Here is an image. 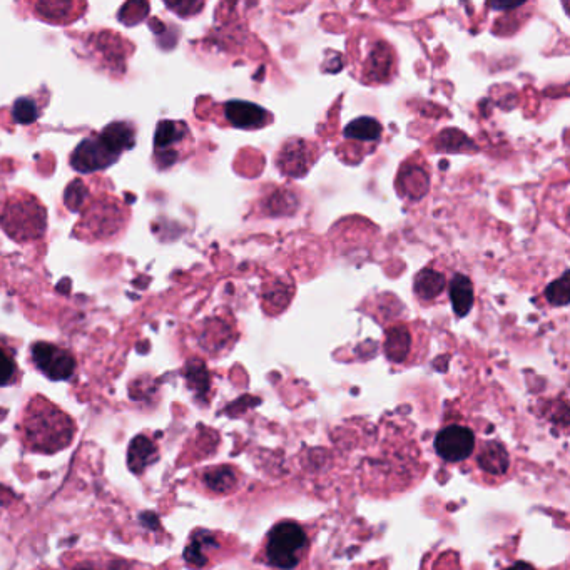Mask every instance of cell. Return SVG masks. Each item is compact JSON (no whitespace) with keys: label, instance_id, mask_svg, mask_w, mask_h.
<instances>
[{"label":"cell","instance_id":"17","mask_svg":"<svg viewBox=\"0 0 570 570\" xmlns=\"http://www.w3.org/2000/svg\"><path fill=\"white\" fill-rule=\"evenodd\" d=\"M188 129L183 123H173V121H163L159 123L156 129V138H154V146L158 151H166L169 146L179 143L186 136Z\"/></svg>","mask_w":570,"mask_h":570},{"label":"cell","instance_id":"9","mask_svg":"<svg viewBox=\"0 0 570 570\" xmlns=\"http://www.w3.org/2000/svg\"><path fill=\"white\" fill-rule=\"evenodd\" d=\"M156 459H158V448L151 438L144 435L134 438L128 450V465L134 474H143L146 467L154 464Z\"/></svg>","mask_w":570,"mask_h":570},{"label":"cell","instance_id":"3","mask_svg":"<svg viewBox=\"0 0 570 570\" xmlns=\"http://www.w3.org/2000/svg\"><path fill=\"white\" fill-rule=\"evenodd\" d=\"M308 547V535L295 522H281L271 530L266 542L268 564L278 570H293L300 565Z\"/></svg>","mask_w":570,"mask_h":570},{"label":"cell","instance_id":"23","mask_svg":"<svg viewBox=\"0 0 570 570\" xmlns=\"http://www.w3.org/2000/svg\"><path fill=\"white\" fill-rule=\"evenodd\" d=\"M86 193V186L81 181H74L66 191L67 208L74 209V211L79 209V204L82 203V198L86 196Z\"/></svg>","mask_w":570,"mask_h":570},{"label":"cell","instance_id":"1","mask_svg":"<svg viewBox=\"0 0 570 570\" xmlns=\"http://www.w3.org/2000/svg\"><path fill=\"white\" fill-rule=\"evenodd\" d=\"M134 146V131L129 124L112 123L101 134L82 141L71 156L72 168L79 173H94L116 163L119 156Z\"/></svg>","mask_w":570,"mask_h":570},{"label":"cell","instance_id":"27","mask_svg":"<svg viewBox=\"0 0 570 570\" xmlns=\"http://www.w3.org/2000/svg\"><path fill=\"white\" fill-rule=\"evenodd\" d=\"M76 570H97V569H92V567H87V565H82V567H77Z\"/></svg>","mask_w":570,"mask_h":570},{"label":"cell","instance_id":"18","mask_svg":"<svg viewBox=\"0 0 570 570\" xmlns=\"http://www.w3.org/2000/svg\"><path fill=\"white\" fill-rule=\"evenodd\" d=\"M545 298L555 306L569 305V273L567 271L560 276L559 280L547 286Z\"/></svg>","mask_w":570,"mask_h":570},{"label":"cell","instance_id":"24","mask_svg":"<svg viewBox=\"0 0 570 570\" xmlns=\"http://www.w3.org/2000/svg\"><path fill=\"white\" fill-rule=\"evenodd\" d=\"M139 520H141V524L146 525L148 529L156 530L159 527L158 515L154 514V512H143Z\"/></svg>","mask_w":570,"mask_h":570},{"label":"cell","instance_id":"19","mask_svg":"<svg viewBox=\"0 0 570 570\" xmlns=\"http://www.w3.org/2000/svg\"><path fill=\"white\" fill-rule=\"evenodd\" d=\"M39 118V109L36 102L29 97H21L14 104V119L19 124H31Z\"/></svg>","mask_w":570,"mask_h":570},{"label":"cell","instance_id":"14","mask_svg":"<svg viewBox=\"0 0 570 570\" xmlns=\"http://www.w3.org/2000/svg\"><path fill=\"white\" fill-rule=\"evenodd\" d=\"M204 547H216V540L213 539V535L209 534V532L199 530V532L194 534L191 544L184 550V560L188 564L201 569V567L208 564V557L204 554Z\"/></svg>","mask_w":570,"mask_h":570},{"label":"cell","instance_id":"6","mask_svg":"<svg viewBox=\"0 0 570 570\" xmlns=\"http://www.w3.org/2000/svg\"><path fill=\"white\" fill-rule=\"evenodd\" d=\"M435 452L440 459L450 464L464 462L474 453L475 435L470 428L462 425H450L438 433L433 442Z\"/></svg>","mask_w":570,"mask_h":570},{"label":"cell","instance_id":"16","mask_svg":"<svg viewBox=\"0 0 570 570\" xmlns=\"http://www.w3.org/2000/svg\"><path fill=\"white\" fill-rule=\"evenodd\" d=\"M345 136L358 141H378L382 136V124L373 118H358L345 128Z\"/></svg>","mask_w":570,"mask_h":570},{"label":"cell","instance_id":"26","mask_svg":"<svg viewBox=\"0 0 570 570\" xmlns=\"http://www.w3.org/2000/svg\"><path fill=\"white\" fill-rule=\"evenodd\" d=\"M522 4H512V6H504V4H492L494 9H500V11H507V9H515V7H520Z\"/></svg>","mask_w":570,"mask_h":570},{"label":"cell","instance_id":"4","mask_svg":"<svg viewBox=\"0 0 570 570\" xmlns=\"http://www.w3.org/2000/svg\"><path fill=\"white\" fill-rule=\"evenodd\" d=\"M0 224L7 235L14 240H32L44 235L46 228V209L36 199H12L6 204L4 214L0 216Z\"/></svg>","mask_w":570,"mask_h":570},{"label":"cell","instance_id":"11","mask_svg":"<svg viewBox=\"0 0 570 570\" xmlns=\"http://www.w3.org/2000/svg\"><path fill=\"white\" fill-rule=\"evenodd\" d=\"M308 159L310 158L306 154L305 143H301L300 139H293L281 151L280 168L291 176H301L308 171Z\"/></svg>","mask_w":570,"mask_h":570},{"label":"cell","instance_id":"2","mask_svg":"<svg viewBox=\"0 0 570 570\" xmlns=\"http://www.w3.org/2000/svg\"><path fill=\"white\" fill-rule=\"evenodd\" d=\"M27 443L34 450L44 453L59 452L72 442L74 423L66 413L57 407H52L46 400H39L27 410L24 420Z\"/></svg>","mask_w":570,"mask_h":570},{"label":"cell","instance_id":"12","mask_svg":"<svg viewBox=\"0 0 570 570\" xmlns=\"http://www.w3.org/2000/svg\"><path fill=\"white\" fill-rule=\"evenodd\" d=\"M447 286V280L442 273L435 270H423L415 278V293L420 300H433L437 298Z\"/></svg>","mask_w":570,"mask_h":570},{"label":"cell","instance_id":"5","mask_svg":"<svg viewBox=\"0 0 570 570\" xmlns=\"http://www.w3.org/2000/svg\"><path fill=\"white\" fill-rule=\"evenodd\" d=\"M32 362L41 370L47 378L62 382L76 372V360L71 353L62 350V348L52 345V343H36L32 345L31 350Z\"/></svg>","mask_w":570,"mask_h":570},{"label":"cell","instance_id":"8","mask_svg":"<svg viewBox=\"0 0 570 570\" xmlns=\"http://www.w3.org/2000/svg\"><path fill=\"white\" fill-rule=\"evenodd\" d=\"M509 462V453L499 442L484 443V447L480 448L477 455V464L485 474L505 475L509 470Z\"/></svg>","mask_w":570,"mask_h":570},{"label":"cell","instance_id":"25","mask_svg":"<svg viewBox=\"0 0 570 570\" xmlns=\"http://www.w3.org/2000/svg\"><path fill=\"white\" fill-rule=\"evenodd\" d=\"M505 570H535V567L527 564V562H517V564L510 565L509 569Z\"/></svg>","mask_w":570,"mask_h":570},{"label":"cell","instance_id":"20","mask_svg":"<svg viewBox=\"0 0 570 570\" xmlns=\"http://www.w3.org/2000/svg\"><path fill=\"white\" fill-rule=\"evenodd\" d=\"M385 46H378L377 51L372 52V59L375 62H370V76L373 79H382V77L388 76V71H390V67H392V56H390V52L383 51Z\"/></svg>","mask_w":570,"mask_h":570},{"label":"cell","instance_id":"10","mask_svg":"<svg viewBox=\"0 0 570 570\" xmlns=\"http://www.w3.org/2000/svg\"><path fill=\"white\" fill-rule=\"evenodd\" d=\"M450 300H452L455 315H469L474 306V285L469 276L455 275L450 281Z\"/></svg>","mask_w":570,"mask_h":570},{"label":"cell","instance_id":"22","mask_svg":"<svg viewBox=\"0 0 570 570\" xmlns=\"http://www.w3.org/2000/svg\"><path fill=\"white\" fill-rule=\"evenodd\" d=\"M16 375V363L7 355L4 350H0V387L9 385Z\"/></svg>","mask_w":570,"mask_h":570},{"label":"cell","instance_id":"21","mask_svg":"<svg viewBox=\"0 0 570 570\" xmlns=\"http://www.w3.org/2000/svg\"><path fill=\"white\" fill-rule=\"evenodd\" d=\"M188 380L189 385H191L194 390H198L199 393H204L208 390V372H206L204 367H201V365H198V367H194V365L188 367Z\"/></svg>","mask_w":570,"mask_h":570},{"label":"cell","instance_id":"13","mask_svg":"<svg viewBox=\"0 0 570 570\" xmlns=\"http://www.w3.org/2000/svg\"><path fill=\"white\" fill-rule=\"evenodd\" d=\"M203 480L204 485L216 494H228L231 490H235L236 484H238L236 472L231 467H218V469L208 470L204 474Z\"/></svg>","mask_w":570,"mask_h":570},{"label":"cell","instance_id":"7","mask_svg":"<svg viewBox=\"0 0 570 570\" xmlns=\"http://www.w3.org/2000/svg\"><path fill=\"white\" fill-rule=\"evenodd\" d=\"M226 119L240 129H258L268 123V112L248 101H230L224 106Z\"/></svg>","mask_w":570,"mask_h":570},{"label":"cell","instance_id":"15","mask_svg":"<svg viewBox=\"0 0 570 570\" xmlns=\"http://www.w3.org/2000/svg\"><path fill=\"white\" fill-rule=\"evenodd\" d=\"M408 350H410V335L403 326H395L392 330H388L387 343H385V352L392 362L402 363L407 358Z\"/></svg>","mask_w":570,"mask_h":570}]
</instances>
